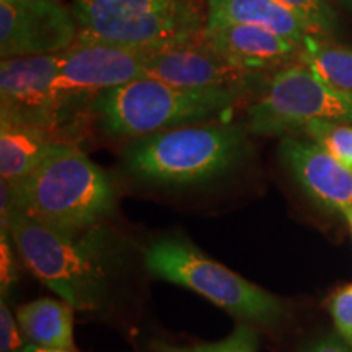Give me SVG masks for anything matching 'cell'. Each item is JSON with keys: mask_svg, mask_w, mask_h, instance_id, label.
Returning <instances> with one entry per match:
<instances>
[{"mask_svg": "<svg viewBox=\"0 0 352 352\" xmlns=\"http://www.w3.org/2000/svg\"><path fill=\"white\" fill-rule=\"evenodd\" d=\"M158 352H258V334L248 323H241L222 341L186 347L160 346Z\"/></svg>", "mask_w": 352, "mask_h": 352, "instance_id": "ffe728a7", "label": "cell"}, {"mask_svg": "<svg viewBox=\"0 0 352 352\" xmlns=\"http://www.w3.org/2000/svg\"><path fill=\"white\" fill-rule=\"evenodd\" d=\"M78 43L135 51L182 46L201 36L202 19L186 0H74Z\"/></svg>", "mask_w": 352, "mask_h": 352, "instance_id": "5b68a950", "label": "cell"}, {"mask_svg": "<svg viewBox=\"0 0 352 352\" xmlns=\"http://www.w3.org/2000/svg\"><path fill=\"white\" fill-rule=\"evenodd\" d=\"M248 139L235 124H191L140 135L127 145L126 170L153 186L186 188L214 182L248 157Z\"/></svg>", "mask_w": 352, "mask_h": 352, "instance_id": "7a4b0ae2", "label": "cell"}, {"mask_svg": "<svg viewBox=\"0 0 352 352\" xmlns=\"http://www.w3.org/2000/svg\"><path fill=\"white\" fill-rule=\"evenodd\" d=\"M279 155L294 182L316 208L341 217L352 210V170L323 147L311 139L285 135Z\"/></svg>", "mask_w": 352, "mask_h": 352, "instance_id": "7c38bea8", "label": "cell"}, {"mask_svg": "<svg viewBox=\"0 0 352 352\" xmlns=\"http://www.w3.org/2000/svg\"><path fill=\"white\" fill-rule=\"evenodd\" d=\"M226 25L258 26L300 46L311 36L300 16L274 0H209L204 28Z\"/></svg>", "mask_w": 352, "mask_h": 352, "instance_id": "5bb4252c", "label": "cell"}, {"mask_svg": "<svg viewBox=\"0 0 352 352\" xmlns=\"http://www.w3.org/2000/svg\"><path fill=\"white\" fill-rule=\"evenodd\" d=\"M12 186L15 210L65 232L98 227L116 201L107 173L70 144L57 145L36 170Z\"/></svg>", "mask_w": 352, "mask_h": 352, "instance_id": "3957f363", "label": "cell"}, {"mask_svg": "<svg viewBox=\"0 0 352 352\" xmlns=\"http://www.w3.org/2000/svg\"><path fill=\"white\" fill-rule=\"evenodd\" d=\"M10 233L2 232L0 236V283H2V294L10 290L13 279H15V259H13Z\"/></svg>", "mask_w": 352, "mask_h": 352, "instance_id": "603a6c76", "label": "cell"}, {"mask_svg": "<svg viewBox=\"0 0 352 352\" xmlns=\"http://www.w3.org/2000/svg\"><path fill=\"white\" fill-rule=\"evenodd\" d=\"M236 90H184L140 77L95 96L94 111L109 135H147L202 124L226 113L239 100Z\"/></svg>", "mask_w": 352, "mask_h": 352, "instance_id": "277c9868", "label": "cell"}, {"mask_svg": "<svg viewBox=\"0 0 352 352\" xmlns=\"http://www.w3.org/2000/svg\"><path fill=\"white\" fill-rule=\"evenodd\" d=\"M202 39L230 63L250 72L279 67L294 57L300 59V44L264 28L248 25H226L204 28Z\"/></svg>", "mask_w": 352, "mask_h": 352, "instance_id": "4fadbf2b", "label": "cell"}, {"mask_svg": "<svg viewBox=\"0 0 352 352\" xmlns=\"http://www.w3.org/2000/svg\"><path fill=\"white\" fill-rule=\"evenodd\" d=\"M36 2H59V0H36Z\"/></svg>", "mask_w": 352, "mask_h": 352, "instance_id": "83f0119b", "label": "cell"}, {"mask_svg": "<svg viewBox=\"0 0 352 352\" xmlns=\"http://www.w3.org/2000/svg\"><path fill=\"white\" fill-rule=\"evenodd\" d=\"M303 352H352V346L347 344L340 334H331L311 342Z\"/></svg>", "mask_w": 352, "mask_h": 352, "instance_id": "cb8c5ba5", "label": "cell"}, {"mask_svg": "<svg viewBox=\"0 0 352 352\" xmlns=\"http://www.w3.org/2000/svg\"><path fill=\"white\" fill-rule=\"evenodd\" d=\"M57 54L2 59L0 116L54 131L77 100L57 94Z\"/></svg>", "mask_w": 352, "mask_h": 352, "instance_id": "ba28073f", "label": "cell"}, {"mask_svg": "<svg viewBox=\"0 0 352 352\" xmlns=\"http://www.w3.org/2000/svg\"><path fill=\"white\" fill-rule=\"evenodd\" d=\"M148 52L77 41L57 54L56 91L78 101L90 94L98 95L109 88L124 85L144 77Z\"/></svg>", "mask_w": 352, "mask_h": 352, "instance_id": "30bf717a", "label": "cell"}, {"mask_svg": "<svg viewBox=\"0 0 352 352\" xmlns=\"http://www.w3.org/2000/svg\"><path fill=\"white\" fill-rule=\"evenodd\" d=\"M300 60L321 82L352 91V47L308 36L302 44Z\"/></svg>", "mask_w": 352, "mask_h": 352, "instance_id": "e0dca14e", "label": "cell"}, {"mask_svg": "<svg viewBox=\"0 0 352 352\" xmlns=\"http://www.w3.org/2000/svg\"><path fill=\"white\" fill-rule=\"evenodd\" d=\"M21 261L34 277L74 310L101 305L107 290L109 245L103 230L65 232L38 222L20 210L2 219Z\"/></svg>", "mask_w": 352, "mask_h": 352, "instance_id": "6da1fadb", "label": "cell"}, {"mask_svg": "<svg viewBox=\"0 0 352 352\" xmlns=\"http://www.w3.org/2000/svg\"><path fill=\"white\" fill-rule=\"evenodd\" d=\"M60 142L54 131L13 118L0 116V175L19 183L51 155Z\"/></svg>", "mask_w": 352, "mask_h": 352, "instance_id": "9a60e30c", "label": "cell"}, {"mask_svg": "<svg viewBox=\"0 0 352 352\" xmlns=\"http://www.w3.org/2000/svg\"><path fill=\"white\" fill-rule=\"evenodd\" d=\"M144 261L152 276L192 290L248 323L272 327L284 320L279 298L214 261L182 236L157 240L145 250Z\"/></svg>", "mask_w": 352, "mask_h": 352, "instance_id": "8992f818", "label": "cell"}, {"mask_svg": "<svg viewBox=\"0 0 352 352\" xmlns=\"http://www.w3.org/2000/svg\"><path fill=\"white\" fill-rule=\"evenodd\" d=\"M311 120L352 124V91L321 82L305 65L277 70L256 103L248 109V131L279 135L300 131Z\"/></svg>", "mask_w": 352, "mask_h": 352, "instance_id": "52a82bcc", "label": "cell"}, {"mask_svg": "<svg viewBox=\"0 0 352 352\" xmlns=\"http://www.w3.org/2000/svg\"><path fill=\"white\" fill-rule=\"evenodd\" d=\"M328 305L338 334L352 346V283L338 289Z\"/></svg>", "mask_w": 352, "mask_h": 352, "instance_id": "44dd1931", "label": "cell"}, {"mask_svg": "<svg viewBox=\"0 0 352 352\" xmlns=\"http://www.w3.org/2000/svg\"><path fill=\"white\" fill-rule=\"evenodd\" d=\"M300 16L311 36L328 38L338 32L340 20L329 0H274Z\"/></svg>", "mask_w": 352, "mask_h": 352, "instance_id": "d6986e66", "label": "cell"}, {"mask_svg": "<svg viewBox=\"0 0 352 352\" xmlns=\"http://www.w3.org/2000/svg\"><path fill=\"white\" fill-rule=\"evenodd\" d=\"M308 139L323 147L329 155L352 170V124L327 120H311L300 129Z\"/></svg>", "mask_w": 352, "mask_h": 352, "instance_id": "ac0fdd59", "label": "cell"}, {"mask_svg": "<svg viewBox=\"0 0 352 352\" xmlns=\"http://www.w3.org/2000/svg\"><path fill=\"white\" fill-rule=\"evenodd\" d=\"M16 316L12 315L6 298L0 302V352H21L25 349Z\"/></svg>", "mask_w": 352, "mask_h": 352, "instance_id": "7402d4cb", "label": "cell"}, {"mask_svg": "<svg viewBox=\"0 0 352 352\" xmlns=\"http://www.w3.org/2000/svg\"><path fill=\"white\" fill-rule=\"evenodd\" d=\"M344 219H346V222L349 223V228H351V232H352V210H349V212L344 214Z\"/></svg>", "mask_w": 352, "mask_h": 352, "instance_id": "4316f807", "label": "cell"}, {"mask_svg": "<svg viewBox=\"0 0 352 352\" xmlns=\"http://www.w3.org/2000/svg\"><path fill=\"white\" fill-rule=\"evenodd\" d=\"M21 352H74V351H64V349H44V347H36L32 344H26L25 349Z\"/></svg>", "mask_w": 352, "mask_h": 352, "instance_id": "d4e9b609", "label": "cell"}, {"mask_svg": "<svg viewBox=\"0 0 352 352\" xmlns=\"http://www.w3.org/2000/svg\"><path fill=\"white\" fill-rule=\"evenodd\" d=\"M258 72H250L219 54L202 39L148 52L144 77L184 90L241 91Z\"/></svg>", "mask_w": 352, "mask_h": 352, "instance_id": "8fae6325", "label": "cell"}, {"mask_svg": "<svg viewBox=\"0 0 352 352\" xmlns=\"http://www.w3.org/2000/svg\"><path fill=\"white\" fill-rule=\"evenodd\" d=\"M338 3L344 7L347 12L352 13V0H338Z\"/></svg>", "mask_w": 352, "mask_h": 352, "instance_id": "484cf974", "label": "cell"}, {"mask_svg": "<svg viewBox=\"0 0 352 352\" xmlns=\"http://www.w3.org/2000/svg\"><path fill=\"white\" fill-rule=\"evenodd\" d=\"M16 321L28 344L74 351V308L64 300L39 298L25 303L16 310Z\"/></svg>", "mask_w": 352, "mask_h": 352, "instance_id": "2e32d148", "label": "cell"}, {"mask_svg": "<svg viewBox=\"0 0 352 352\" xmlns=\"http://www.w3.org/2000/svg\"><path fill=\"white\" fill-rule=\"evenodd\" d=\"M78 28L72 12L59 2L0 0V54L2 59L59 54L77 43Z\"/></svg>", "mask_w": 352, "mask_h": 352, "instance_id": "9c48e42d", "label": "cell"}]
</instances>
